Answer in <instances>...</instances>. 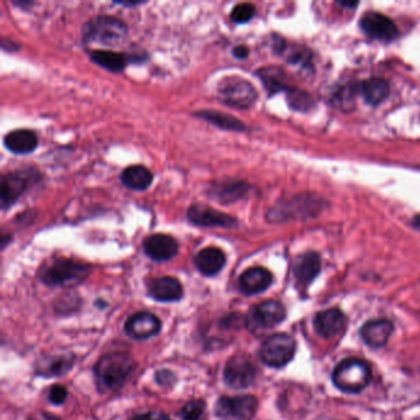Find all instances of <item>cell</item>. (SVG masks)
Instances as JSON below:
<instances>
[{
	"mask_svg": "<svg viewBox=\"0 0 420 420\" xmlns=\"http://www.w3.org/2000/svg\"><path fill=\"white\" fill-rule=\"evenodd\" d=\"M325 207L327 202L323 197L313 192H305L276 202L266 212V219L270 224H288L317 219L323 214Z\"/></svg>",
	"mask_w": 420,
	"mask_h": 420,
	"instance_id": "1",
	"label": "cell"
},
{
	"mask_svg": "<svg viewBox=\"0 0 420 420\" xmlns=\"http://www.w3.org/2000/svg\"><path fill=\"white\" fill-rule=\"evenodd\" d=\"M128 36L127 25L111 15H98L88 20L82 28V40L85 45L101 47L121 46Z\"/></svg>",
	"mask_w": 420,
	"mask_h": 420,
	"instance_id": "2",
	"label": "cell"
},
{
	"mask_svg": "<svg viewBox=\"0 0 420 420\" xmlns=\"http://www.w3.org/2000/svg\"><path fill=\"white\" fill-rule=\"evenodd\" d=\"M135 361L126 352H110L101 357L94 367L96 386L101 392L119 389L132 374Z\"/></svg>",
	"mask_w": 420,
	"mask_h": 420,
	"instance_id": "3",
	"label": "cell"
},
{
	"mask_svg": "<svg viewBox=\"0 0 420 420\" xmlns=\"http://www.w3.org/2000/svg\"><path fill=\"white\" fill-rule=\"evenodd\" d=\"M92 273V266L68 258L48 261L40 270V280L51 288H69L78 285Z\"/></svg>",
	"mask_w": 420,
	"mask_h": 420,
	"instance_id": "4",
	"label": "cell"
},
{
	"mask_svg": "<svg viewBox=\"0 0 420 420\" xmlns=\"http://www.w3.org/2000/svg\"><path fill=\"white\" fill-rule=\"evenodd\" d=\"M217 98L229 107L248 110L258 100V92L247 79L238 75H229L221 79L217 84Z\"/></svg>",
	"mask_w": 420,
	"mask_h": 420,
	"instance_id": "5",
	"label": "cell"
},
{
	"mask_svg": "<svg viewBox=\"0 0 420 420\" xmlns=\"http://www.w3.org/2000/svg\"><path fill=\"white\" fill-rule=\"evenodd\" d=\"M333 382L345 393H359L371 382V369L366 361L347 359L334 369Z\"/></svg>",
	"mask_w": 420,
	"mask_h": 420,
	"instance_id": "6",
	"label": "cell"
},
{
	"mask_svg": "<svg viewBox=\"0 0 420 420\" xmlns=\"http://www.w3.org/2000/svg\"><path fill=\"white\" fill-rule=\"evenodd\" d=\"M40 172L33 168L13 170L1 175L0 183V206L3 210L19 201L28 189L40 180Z\"/></svg>",
	"mask_w": 420,
	"mask_h": 420,
	"instance_id": "7",
	"label": "cell"
},
{
	"mask_svg": "<svg viewBox=\"0 0 420 420\" xmlns=\"http://www.w3.org/2000/svg\"><path fill=\"white\" fill-rule=\"evenodd\" d=\"M296 352V342L288 334H274L265 339L261 347V357L265 365L281 369L293 360Z\"/></svg>",
	"mask_w": 420,
	"mask_h": 420,
	"instance_id": "8",
	"label": "cell"
},
{
	"mask_svg": "<svg viewBox=\"0 0 420 420\" xmlns=\"http://www.w3.org/2000/svg\"><path fill=\"white\" fill-rule=\"evenodd\" d=\"M258 409V399L251 394L221 397L215 406L216 416L222 420H251Z\"/></svg>",
	"mask_w": 420,
	"mask_h": 420,
	"instance_id": "9",
	"label": "cell"
},
{
	"mask_svg": "<svg viewBox=\"0 0 420 420\" xmlns=\"http://www.w3.org/2000/svg\"><path fill=\"white\" fill-rule=\"evenodd\" d=\"M187 219L190 224L197 227L207 229H237L238 219L233 216L215 210L205 204H194L187 210Z\"/></svg>",
	"mask_w": 420,
	"mask_h": 420,
	"instance_id": "10",
	"label": "cell"
},
{
	"mask_svg": "<svg viewBox=\"0 0 420 420\" xmlns=\"http://www.w3.org/2000/svg\"><path fill=\"white\" fill-rule=\"evenodd\" d=\"M286 318V310L283 303L275 300L258 303L251 307L248 315V325L253 330L274 328Z\"/></svg>",
	"mask_w": 420,
	"mask_h": 420,
	"instance_id": "11",
	"label": "cell"
},
{
	"mask_svg": "<svg viewBox=\"0 0 420 420\" xmlns=\"http://www.w3.org/2000/svg\"><path fill=\"white\" fill-rule=\"evenodd\" d=\"M251 191V185L244 180L238 179H224L221 182H214L206 189L209 199L222 205H232L242 200Z\"/></svg>",
	"mask_w": 420,
	"mask_h": 420,
	"instance_id": "12",
	"label": "cell"
},
{
	"mask_svg": "<svg viewBox=\"0 0 420 420\" xmlns=\"http://www.w3.org/2000/svg\"><path fill=\"white\" fill-rule=\"evenodd\" d=\"M256 376V366L246 357H233L224 366V381L232 389H247L254 382Z\"/></svg>",
	"mask_w": 420,
	"mask_h": 420,
	"instance_id": "13",
	"label": "cell"
},
{
	"mask_svg": "<svg viewBox=\"0 0 420 420\" xmlns=\"http://www.w3.org/2000/svg\"><path fill=\"white\" fill-rule=\"evenodd\" d=\"M360 26L367 36L379 41H393L399 35L397 25L386 15L370 11L361 19Z\"/></svg>",
	"mask_w": 420,
	"mask_h": 420,
	"instance_id": "14",
	"label": "cell"
},
{
	"mask_svg": "<svg viewBox=\"0 0 420 420\" xmlns=\"http://www.w3.org/2000/svg\"><path fill=\"white\" fill-rule=\"evenodd\" d=\"M162 328L159 318L151 312H138L131 315L125 325V332L130 338L145 340L154 337Z\"/></svg>",
	"mask_w": 420,
	"mask_h": 420,
	"instance_id": "15",
	"label": "cell"
},
{
	"mask_svg": "<svg viewBox=\"0 0 420 420\" xmlns=\"http://www.w3.org/2000/svg\"><path fill=\"white\" fill-rule=\"evenodd\" d=\"M147 256L156 261H167L178 254L179 244L169 234L154 233L143 241Z\"/></svg>",
	"mask_w": 420,
	"mask_h": 420,
	"instance_id": "16",
	"label": "cell"
},
{
	"mask_svg": "<svg viewBox=\"0 0 420 420\" xmlns=\"http://www.w3.org/2000/svg\"><path fill=\"white\" fill-rule=\"evenodd\" d=\"M347 327V317L338 308H330L315 315V332L322 338L330 339L338 335Z\"/></svg>",
	"mask_w": 420,
	"mask_h": 420,
	"instance_id": "17",
	"label": "cell"
},
{
	"mask_svg": "<svg viewBox=\"0 0 420 420\" xmlns=\"http://www.w3.org/2000/svg\"><path fill=\"white\" fill-rule=\"evenodd\" d=\"M271 283H273V274L269 270L261 266H254L246 270L239 276V281H238L241 291L248 296L263 293L266 288H270Z\"/></svg>",
	"mask_w": 420,
	"mask_h": 420,
	"instance_id": "18",
	"label": "cell"
},
{
	"mask_svg": "<svg viewBox=\"0 0 420 420\" xmlns=\"http://www.w3.org/2000/svg\"><path fill=\"white\" fill-rule=\"evenodd\" d=\"M148 293L159 302L179 301L184 295L183 285L173 276H162L148 283Z\"/></svg>",
	"mask_w": 420,
	"mask_h": 420,
	"instance_id": "19",
	"label": "cell"
},
{
	"mask_svg": "<svg viewBox=\"0 0 420 420\" xmlns=\"http://www.w3.org/2000/svg\"><path fill=\"white\" fill-rule=\"evenodd\" d=\"M393 333L392 322L389 320H374L366 322L362 325L360 334L362 340L369 345V347H384L389 342V337Z\"/></svg>",
	"mask_w": 420,
	"mask_h": 420,
	"instance_id": "20",
	"label": "cell"
},
{
	"mask_svg": "<svg viewBox=\"0 0 420 420\" xmlns=\"http://www.w3.org/2000/svg\"><path fill=\"white\" fill-rule=\"evenodd\" d=\"M37 145L38 138L31 130L19 128L5 135V148L14 154H30L36 149Z\"/></svg>",
	"mask_w": 420,
	"mask_h": 420,
	"instance_id": "21",
	"label": "cell"
},
{
	"mask_svg": "<svg viewBox=\"0 0 420 420\" xmlns=\"http://www.w3.org/2000/svg\"><path fill=\"white\" fill-rule=\"evenodd\" d=\"M256 75L261 78L265 89L269 93V95H275L280 92L288 93L293 89V87H291V80H290L288 73L283 68L276 67V65L263 67L256 72Z\"/></svg>",
	"mask_w": 420,
	"mask_h": 420,
	"instance_id": "22",
	"label": "cell"
},
{
	"mask_svg": "<svg viewBox=\"0 0 420 420\" xmlns=\"http://www.w3.org/2000/svg\"><path fill=\"white\" fill-rule=\"evenodd\" d=\"M197 270L205 276L219 274L226 265V254L217 247L204 248L195 256Z\"/></svg>",
	"mask_w": 420,
	"mask_h": 420,
	"instance_id": "23",
	"label": "cell"
},
{
	"mask_svg": "<svg viewBox=\"0 0 420 420\" xmlns=\"http://www.w3.org/2000/svg\"><path fill=\"white\" fill-rule=\"evenodd\" d=\"M89 58L92 62L98 64L101 68L106 69L112 73L122 72L127 64L131 62V57L121 52L111 50H90L88 51Z\"/></svg>",
	"mask_w": 420,
	"mask_h": 420,
	"instance_id": "24",
	"label": "cell"
},
{
	"mask_svg": "<svg viewBox=\"0 0 420 420\" xmlns=\"http://www.w3.org/2000/svg\"><path fill=\"white\" fill-rule=\"evenodd\" d=\"M195 116L199 119L204 120L206 122L224 131H233V132H243L247 130L246 124L241 120L234 117L233 115L227 114L224 111H216V110H200L195 112Z\"/></svg>",
	"mask_w": 420,
	"mask_h": 420,
	"instance_id": "25",
	"label": "cell"
},
{
	"mask_svg": "<svg viewBox=\"0 0 420 420\" xmlns=\"http://www.w3.org/2000/svg\"><path fill=\"white\" fill-rule=\"evenodd\" d=\"M320 271V256L313 251H308L306 254H302L297 259L293 275L298 285L307 286L318 276Z\"/></svg>",
	"mask_w": 420,
	"mask_h": 420,
	"instance_id": "26",
	"label": "cell"
},
{
	"mask_svg": "<svg viewBox=\"0 0 420 420\" xmlns=\"http://www.w3.org/2000/svg\"><path fill=\"white\" fill-rule=\"evenodd\" d=\"M74 360H75V357L72 352L61 354V355H56V357H43L37 362L36 372L45 377L62 376L72 369Z\"/></svg>",
	"mask_w": 420,
	"mask_h": 420,
	"instance_id": "27",
	"label": "cell"
},
{
	"mask_svg": "<svg viewBox=\"0 0 420 420\" xmlns=\"http://www.w3.org/2000/svg\"><path fill=\"white\" fill-rule=\"evenodd\" d=\"M359 92L366 104L377 106L389 98V83L382 78L366 79L359 84Z\"/></svg>",
	"mask_w": 420,
	"mask_h": 420,
	"instance_id": "28",
	"label": "cell"
},
{
	"mask_svg": "<svg viewBox=\"0 0 420 420\" xmlns=\"http://www.w3.org/2000/svg\"><path fill=\"white\" fill-rule=\"evenodd\" d=\"M153 173L145 165H131L121 173V182L131 190L143 191L153 183Z\"/></svg>",
	"mask_w": 420,
	"mask_h": 420,
	"instance_id": "29",
	"label": "cell"
},
{
	"mask_svg": "<svg viewBox=\"0 0 420 420\" xmlns=\"http://www.w3.org/2000/svg\"><path fill=\"white\" fill-rule=\"evenodd\" d=\"M357 93L360 94L359 87H357L355 84L340 85L334 90L333 94L330 96V103L337 109L350 111L355 107Z\"/></svg>",
	"mask_w": 420,
	"mask_h": 420,
	"instance_id": "30",
	"label": "cell"
},
{
	"mask_svg": "<svg viewBox=\"0 0 420 420\" xmlns=\"http://www.w3.org/2000/svg\"><path fill=\"white\" fill-rule=\"evenodd\" d=\"M183 420H206V403L202 399H192L179 413Z\"/></svg>",
	"mask_w": 420,
	"mask_h": 420,
	"instance_id": "31",
	"label": "cell"
},
{
	"mask_svg": "<svg viewBox=\"0 0 420 420\" xmlns=\"http://www.w3.org/2000/svg\"><path fill=\"white\" fill-rule=\"evenodd\" d=\"M288 105L291 106V109L297 110V111H307L313 105V99L306 92L293 88L288 92Z\"/></svg>",
	"mask_w": 420,
	"mask_h": 420,
	"instance_id": "32",
	"label": "cell"
},
{
	"mask_svg": "<svg viewBox=\"0 0 420 420\" xmlns=\"http://www.w3.org/2000/svg\"><path fill=\"white\" fill-rule=\"evenodd\" d=\"M254 15H256L254 5L251 3H241L234 6L229 16L236 23H249Z\"/></svg>",
	"mask_w": 420,
	"mask_h": 420,
	"instance_id": "33",
	"label": "cell"
},
{
	"mask_svg": "<svg viewBox=\"0 0 420 420\" xmlns=\"http://www.w3.org/2000/svg\"><path fill=\"white\" fill-rule=\"evenodd\" d=\"M67 396H68V392H67V389H64L63 386L55 384V386H52L50 389L48 399H50V402L52 404L60 406V404H63Z\"/></svg>",
	"mask_w": 420,
	"mask_h": 420,
	"instance_id": "34",
	"label": "cell"
},
{
	"mask_svg": "<svg viewBox=\"0 0 420 420\" xmlns=\"http://www.w3.org/2000/svg\"><path fill=\"white\" fill-rule=\"evenodd\" d=\"M130 420H170V418L163 411H148V413L133 416L132 419Z\"/></svg>",
	"mask_w": 420,
	"mask_h": 420,
	"instance_id": "35",
	"label": "cell"
},
{
	"mask_svg": "<svg viewBox=\"0 0 420 420\" xmlns=\"http://www.w3.org/2000/svg\"><path fill=\"white\" fill-rule=\"evenodd\" d=\"M232 55L237 60H244V58H247L248 56H249V48L247 46H244V45H239V46H236L232 50Z\"/></svg>",
	"mask_w": 420,
	"mask_h": 420,
	"instance_id": "36",
	"label": "cell"
},
{
	"mask_svg": "<svg viewBox=\"0 0 420 420\" xmlns=\"http://www.w3.org/2000/svg\"><path fill=\"white\" fill-rule=\"evenodd\" d=\"M28 420H60V418H57L50 413H46V411H38L36 414L30 416Z\"/></svg>",
	"mask_w": 420,
	"mask_h": 420,
	"instance_id": "37",
	"label": "cell"
},
{
	"mask_svg": "<svg viewBox=\"0 0 420 420\" xmlns=\"http://www.w3.org/2000/svg\"><path fill=\"white\" fill-rule=\"evenodd\" d=\"M115 4L117 5H122V6H126V8H132V6H138V5L145 4V1H115Z\"/></svg>",
	"mask_w": 420,
	"mask_h": 420,
	"instance_id": "38",
	"label": "cell"
},
{
	"mask_svg": "<svg viewBox=\"0 0 420 420\" xmlns=\"http://www.w3.org/2000/svg\"><path fill=\"white\" fill-rule=\"evenodd\" d=\"M10 241H11V236H10V234H6L4 233V232H3V233H1V238H0V246H1V248H3V249H4V248L6 247V246H8V243H9Z\"/></svg>",
	"mask_w": 420,
	"mask_h": 420,
	"instance_id": "39",
	"label": "cell"
},
{
	"mask_svg": "<svg viewBox=\"0 0 420 420\" xmlns=\"http://www.w3.org/2000/svg\"><path fill=\"white\" fill-rule=\"evenodd\" d=\"M13 4L16 5L19 8H23L25 5H26L28 8H30V6L35 4V3H33V1H23V0H21V1H13Z\"/></svg>",
	"mask_w": 420,
	"mask_h": 420,
	"instance_id": "40",
	"label": "cell"
},
{
	"mask_svg": "<svg viewBox=\"0 0 420 420\" xmlns=\"http://www.w3.org/2000/svg\"><path fill=\"white\" fill-rule=\"evenodd\" d=\"M411 226L420 231V215L414 216V219H411Z\"/></svg>",
	"mask_w": 420,
	"mask_h": 420,
	"instance_id": "41",
	"label": "cell"
},
{
	"mask_svg": "<svg viewBox=\"0 0 420 420\" xmlns=\"http://www.w3.org/2000/svg\"><path fill=\"white\" fill-rule=\"evenodd\" d=\"M340 5H342V6H347V8H352V6H357V3H344V1H342V3H340Z\"/></svg>",
	"mask_w": 420,
	"mask_h": 420,
	"instance_id": "42",
	"label": "cell"
}]
</instances>
